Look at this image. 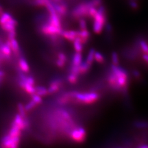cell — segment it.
I'll list each match as a JSON object with an SVG mask.
<instances>
[{"label": "cell", "instance_id": "16", "mask_svg": "<svg viewBox=\"0 0 148 148\" xmlns=\"http://www.w3.org/2000/svg\"><path fill=\"white\" fill-rule=\"evenodd\" d=\"M73 47L75 52L82 53L84 49V44L78 37H77L73 41Z\"/></svg>", "mask_w": 148, "mask_h": 148}, {"label": "cell", "instance_id": "11", "mask_svg": "<svg viewBox=\"0 0 148 148\" xmlns=\"http://www.w3.org/2000/svg\"><path fill=\"white\" fill-rule=\"evenodd\" d=\"M7 43L10 46L12 52H13L16 55H18L20 53V46L19 43L16 40V38L8 40Z\"/></svg>", "mask_w": 148, "mask_h": 148}, {"label": "cell", "instance_id": "10", "mask_svg": "<svg viewBox=\"0 0 148 148\" xmlns=\"http://www.w3.org/2000/svg\"><path fill=\"white\" fill-rule=\"evenodd\" d=\"M62 36L69 41L73 42L77 37V31L75 30H63Z\"/></svg>", "mask_w": 148, "mask_h": 148}, {"label": "cell", "instance_id": "4", "mask_svg": "<svg viewBox=\"0 0 148 148\" xmlns=\"http://www.w3.org/2000/svg\"><path fill=\"white\" fill-rule=\"evenodd\" d=\"M71 139L77 143H82L85 140L86 136V131L84 127L75 128L69 133Z\"/></svg>", "mask_w": 148, "mask_h": 148}, {"label": "cell", "instance_id": "22", "mask_svg": "<svg viewBox=\"0 0 148 148\" xmlns=\"http://www.w3.org/2000/svg\"><path fill=\"white\" fill-rule=\"evenodd\" d=\"M78 76H79V75L77 74L70 73L68 76L67 79H68V81L69 83H70L71 84H74L77 82Z\"/></svg>", "mask_w": 148, "mask_h": 148}, {"label": "cell", "instance_id": "18", "mask_svg": "<svg viewBox=\"0 0 148 148\" xmlns=\"http://www.w3.org/2000/svg\"><path fill=\"white\" fill-rule=\"evenodd\" d=\"M12 17L13 16H12L10 13L3 12L0 15V25L9 21Z\"/></svg>", "mask_w": 148, "mask_h": 148}, {"label": "cell", "instance_id": "20", "mask_svg": "<svg viewBox=\"0 0 148 148\" xmlns=\"http://www.w3.org/2000/svg\"><path fill=\"white\" fill-rule=\"evenodd\" d=\"M95 53V50L94 49H90L88 53L87 56L86 60H85V62L87 63L88 64L91 66L92 65V64L95 60V58H94Z\"/></svg>", "mask_w": 148, "mask_h": 148}, {"label": "cell", "instance_id": "34", "mask_svg": "<svg viewBox=\"0 0 148 148\" xmlns=\"http://www.w3.org/2000/svg\"><path fill=\"white\" fill-rule=\"evenodd\" d=\"M65 64H66V62L62 61L61 60L58 59L56 60V65L58 67L60 68H62L64 67V66L65 65Z\"/></svg>", "mask_w": 148, "mask_h": 148}, {"label": "cell", "instance_id": "13", "mask_svg": "<svg viewBox=\"0 0 148 148\" xmlns=\"http://www.w3.org/2000/svg\"><path fill=\"white\" fill-rule=\"evenodd\" d=\"M0 52L5 55L8 59L10 58L12 52L10 46L7 43H3L0 45Z\"/></svg>", "mask_w": 148, "mask_h": 148}, {"label": "cell", "instance_id": "2", "mask_svg": "<svg viewBox=\"0 0 148 148\" xmlns=\"http://www.w3.org/2000/svg\"><path fill=\"white\" fill-rule=\"evenodd\" d=\"M100 95L95 92H77L74 101L76 102L84 104H92L99 99Z\"/></svg>", "mask_w": 148, "mask_h": 148}, {"label": "cell", "instance_id": "19", "mask_svg": "<svg viewBox=\"0 0 148 148\" xmlns=\"http://www.w3.org/2000/svg\"><path fill=\"white\" fill-rule=\"evenodd\" d=\"M37 95L41 97H45L49 95L48 88L43 86H38L36 87V93Z\"/></svg>", "mask_w": 148, "mask_h": 148}, {"label": "cell", "instance_id": "38", "mask_svg": "<svg viewBox=\"0 0 148 148\" xmlns=\"http://www.w3.org/2000/svg\"><path fill=\"white\" fill-rule=\"evenodd\" d=\"M3 79H4V78L0 77V86L2 84V83H3Z\"/></svg>", "mask_w": 148, "mask_h": 148}, {"label": "cell", "instance_id": "9", "mask_svg": "<svg viewBox=\"0 0 148 148\" xmlns=\"http://www.w3.org/2000/svg\"><path fill=\"white\" fill-rule=\"evenodd\" d=\"M106 24V23L103 22V21H100L96 20V19H93V25H92L93 31L95 34H100L103 31L104 27H105Z\"/></svg>", "mask_w": 148, "mask_h": 148}, {"label": "cell", "instance_id": "36", "mask_svg": "<svg viewBox=\"0 0 148 148\" xmlns=\"http://www.w3.org/2000/svg\"><path fill=\"white\" fill-rule=\"evenodd\" d=\"M133 75L135 77H136V78H139V77H140V73L137 71V70H134V71H133L132 73Z\"/></svg>", "mask_w": 148, "mask_h": 148}, {"label": "cell", "instance_id": "14", "mask_svg": "<svg viewBox=\"0 0 148 148\" xmlns=\"http://www.w3.org/2000/svg\"><path fill=\"white\" fill-rule=\"evenodd\" d=\"M18 66L19 68L21 70V71L24 73H28L29 71L30 68L29 64L27 63V60L25 59L21 58L19 59L18 60Z\"/></svg>", "mask_w": 148, "mask_h": 148}, {"label": "cell", "instance_id": "15", "mask_svg": "<svg viewBox=\"0 0 148 148\" xmlns=\"http://www.w3.org/2000/svg\"><path fill=\"white\" fill-rule=\"evenodd\" d=\"M82 63V55L81 53L75 52L72 58V65L79 66Z\"/></svg>", "mask_w": 148, "mask_h": 148}, {"label": "cell", "instance_id": "30", "mask_svg": "<svg viewBox=\"0 0 148 148\" xmlns=\"http://www.w3.org/2000/svg\"><path fill=\"white\" fill-rule=\"evenodd\" d=\"M37 106V104L32 99L27 104L26 106H24V107H25L26 111H29L32 109H34V108H35V106Z\"/></svg>", "mask_w": 148, "mask_h": 148}, {"label": "cell", "instance_id": "12", "mask_svg": "<svg viewBox=\"0 0 148 148\" xmlns=\"http://www.w3.org/2000/svg\"><path fill=\"white\" fill-rule=\"evenodd\" d=\"M21 130L19 127L12 123L8 134L11 137H20L21 135Z\"/></svg>", "mask_w": 148, "mask_h": 148}, {"label": "cell", "instance_id": "24", "mask_svg": "<svg viewBox=\"0 0 148 148\" xmlns=\"http://www.w3.org/2000/svg\"><path fill=\"white\" fill-rule=\"evenodd\" d=\"M128 5L130 8L134 11H137L139 8V3L138 1H133V0H128Z\"/></svg>", "mask_w": 148, "mask_h": 148}, {"label": "cell", "instance_id": "26", "mask_svg": "<svg viewBox=\"0 0 148 148\" xmlns=\"http://www.w3.org/2000/svg\"><path fill=\"white\" fill-rule=\"evenodd\" d=\"M79 30H86L87 29V23L85 21V18H81L78 21Z\"/></svg>", "mask_w": 148, "mask_h": 148}, {"label": "cell", "instance_id": "27", "mask_svg": "<svg viewBox=\"0 0 148 148\" xmlns=\"http://www.w3.org/2000/svg\"><path fill=\"white\" fill-rule=\"evenodd\" d=\"M32 100L34 101L37 105L40 104L42 101V97L40 95H37L36 93L32 95Z\"/></svg>", "mask_w": 148, "mask_h": 148}, {"label": "cell", "instance_id": "37", "mask_svg": "<svg viewBox=\"0 0 148 148\" xmlns=\"http://www.w3.org/2000/svg\"><path fill=\"white\" fill-rule=\"evenodd\" d=\"M4 11H3V7L1 6V5H0V15Z\"/></svg>", "mask_w": 148, "mask_h": 148}, {"label": "cell", "instance_id": "28", "mask_svg": "<svg viewBox=\"0 0 148 148\" xmlns=\"http://www.w3.org/2000/svg\"><path fill=\"white\" fill-rule=\"evenodd\" d=\"M18 112H19V115H20L21 116L25 118V116L26 115V110L25 109L24 106H23L21 104H19L18 106Z\"/></svg>", "mask_w": 148, "mask_h": 148}, {"label": "cell", "instance_id": "29", "mask_svg": "<svg viewBox=\"0 0 148 148\" xmlns=\"http://www.w3.org/2000/svg\"><path fill=\"white\" fill-rule=\"evenodd\" d=\"M48 0H33V3L37 7H45Z\"/></svg>", "mask_w": 148, "mask_h": 148}, {"label": "cell", "instance_id": "5", "mask_svg": "<svg viewBox=\"0 0 148 148\" xmlns=\"http://www.w3.org/2000/svg\"><path fill=\"white\" fill-rule=\"evenodd\" d=\"M20 142V137H11L8 134L2 139V145L5 148L18 147Z\"/></svg>", "mask_w": 148, "mask_h": 148}, {"label": "cell", "instance_id": "35", "mask_svg": "<svg viewBox=\"0 0 148 148\" xmlns=\"http://www.w3.org/2000/svg\"><path fill=\"white\" fill-rule=\"evenodd\" d=\"M136 126H137L138 127H139V128H142V127H145L146 126H148V124L146 123L145 122H137L136 123Z\"/></svg>", "mask_w": 148, "mask_h": 148}, {"label": "cell", "instance_id": "23", "mask_svg": "<svg viewBox=\"0 0 148 148\" xmlns=\"http://www.w3.org/2000/svg\"><path fill=\"white\" fill-rule=\"evenodd\" d=\"M139 46L141 50L144 53H148V45L144 40H140L139 41Z\"/></svg>", "mask_w": 148, "mask_h": 148}, {"label": "cell", "instance_id": "7", "mask_svg": "<svg viewBox=\"0 0 148 148\" xmlns=\"http://www.w3.org/2000/svg\"><path fill=\"white\" fill-rule=\"evenodd\" d=\"M18 26V21L14 18H12L11 19L5 24L1 25V28L5 32H11L12 30H16V27Z\"/></svg>", "mask_w": 148, "mask_h": 148}, {"label": "cell", "instance_id": "32", "mask_svg": "<svg viewBox=\"0 0 148 148\" xmlns=\"http://www.w3.org/2000/svg\"><path fill=\"white\" fill-rule=\"evenodd\" d=\"M25 82L28 84L35 86V79H34L33 77L31 76H27L25 79Z\"/></svg>", "mask_w": 148, "mask_h": 148}, {"label": "cell", "instance_id": "21", "mask_svg": "<svg viewBox=\"0 0 148 148\" xmlns=\"http://www.w3.org/2000/svg\"><path fill=\"white\" fill-rule=\"evenodd\" d=\"M95 60L98 63H103L105 62V58L104 56L99 52L95 51V55H94Z\"/></svg>", "mask_w": 148, "mask_h": 148}, {"label": "cell", "instance_id": "31", "mask_svg": "<svg viewBox=\"0 0 148 148\" xmlns=\"http://www.w3.org/2000/svg\"><path fill=\"white\" fill-rule=\"evenodd\" d=\"M57 59L61 60L62 61H64L65 62H66L67 61V57L66 56V55L63 53V52H59L57 54Z\"/></svg>", "mask_w": 148, "mask_h": 148}, {"label": "cell", "instance_id": "3", "mask_svg": "<svg viewBox=\"0 0 148 148\" xmlns=\"http://www.w3.org/2000/svg\"><path fill=\"white\" fill-rule=\"evenodd\" d=\"M64 30L63 28H59L54 27L48 24L47 22L44 23L40 27V32L44 35L49 36L53 35H59L62 36V34Z\"/></svg>", "mask_w": 148, "mask_h": 148}, {"label": "cell", "instance_id": "33", "mask_svg": "<svg viewBox=\"0 0 148 148\" xmlns=\"http://www.w3.org/2000/svg\"><path fill=\"white\" fill-rule=\"evenodd\" d=\"M16 30H12V31H11V32H7L8 39V40H11V39H12V38H16Z\"/></svg>", "mask_w": 148, "mask_h": 148}, {"label": "cell", "instance_id": "25", "mask_svg": "<svg viewBox=\"0 0 148 148\" xmlns=\"http://www.w3.org/2000/svg\"><path fill=\"white\" fill-rule=\"evenodd\" d=\"M111 60L112 64L118 65L119 64V58L117 53L116 52H112L111 54Z\"/></svg>", "mask_w": 148, "mask_h": 148}, {"label": "cell", "instance_id": "39", "mask_svg": "<svg viewBox=\"0 0 148 148\" xmlns=\"http://www.w3.org/2000/svg\"><path fill=\"white\" fill-rule=\"evenodd\" d=\"M52 1L54 2H58V3H60V2H62L63 1V0H52Z\"/></svg>", "mask_w": 148, "mask_h": 148}, {"label": "cell", "instance_id": "6", "mask_svg": "<svg viewBox=\"0 0 148 148\" xmlns=\"http://www.w3.org/2000/svg\"><path fill=\"white\" fill-rule=\"evenodd\" d=\"M52 5L55 10L61 18L66 16L68 12V8L66 3H65L64 1L60 3L52 1Z\"/></svg>", "mask_w": 148, "mask_h": 148}, {"label": "cell", "instance_id": "1", "mask_svg": "<svg viewBox=\"0 0 148 148\" xmlns=\"http://www.w3.org/2000/svg\"><path fill=\"white\" fill-rule=\"evenodd\" d=\"M93 7L90 0H85L76 5L71 13V16L75 21H78L81 18H89L88 11Z\"/></svg>", "mask_w": 148, "mask_h": 148}, {"label": "cell", "instance_id": "17", "mask_svg": "<svg viewBox=\"0 0 148 148\" xmlns=\"http://www.w3.org/2000/svg\"><path fill=\"white\" fill-rule=\"evenodd\" d=\"M91 65L87 63L86 62H82L79 66V75H84L87 74L91 68Z\"/></svg>", "mask_w": 148, "mask_h": 148}, {"label": "cell", "instance_id": "8", "mask_svg": "<svg viewBox=\"0 0 148 148\" xmlns=\"http://www.w3.org/2000/svg\"><path fill=\"white\" fill-rule=\"evenodd\" d=\"M62 81L60 79H55L52 81L50 84L49 87L48 88V90L49 94H52L57 92L59 90Z\"/></svg>", "mask_w": 148, "mask_h": 148}]
</instances>
